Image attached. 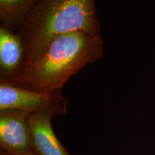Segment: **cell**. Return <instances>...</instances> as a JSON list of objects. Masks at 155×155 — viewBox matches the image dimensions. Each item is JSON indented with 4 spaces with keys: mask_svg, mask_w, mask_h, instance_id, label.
I'll return each instance as SVG.
<instances>
[{
    "mask_svg": "<svg viewBox=\"0 0 155 155\" xmlns=\"http://www.w3.org/2000/svg\"><path fill=\"white\" fill-rule=\"evenodd\" d=\"M104 55L101 38L78 31L51 42L38 58L22 69L15 86L50 94L61 93L73 75Z\"/></svg>",
    "mask_w": 155,
    "mask_h": 155,
    "instance_id": "6da1fadb",
    "label": "cell"
},
{
    "mask_svg": "<svg viewBox=\"0 0 155 155\" xmlns=\"http://www.w3.org/2000/svg\"><path fill=\"white\" fill-rule=\"evenodd\" d=\"M21 28L22 35H19L25 46L23 68L63 35L81 31L101 38L95 0H39Z\"/></svg>",
    "mask_w": 155,
    "mask_h": 155,
    "instance_id": "7a4b0ae2",
    "label": "cell"
},
{
    "mask_svg": "<svg viewBox=\"0 0 155 155\" xmlns=\"http://www.w3.org/2000/svg\"><path fill=\"white\" fill-rule=\"evenodd\" d=\"M67 100L61 93L29 90L12 83H0V111L19 110L28 114L45 112L52 118L67 114Z\"/></svg>",
    "mask_w": 155,
    "mask_h": 155,
    "instance_id": "3957f363",
    "label": "cell"
},
{
    "mask_svg": "<svg viewBox=\"0 0 155 155\" xmlns=\"http://www.w3.org/2000/svg\"><path fill=\"white\" fill-rule=\"evenodd\" d=\"M29 115L19 110L0 111V155H25L32 152Z\"/></svg>",
    "mask_w": 155,
    "mask_h": 155,
    "instance_id": "277c9868",
    "label": "cell"
},
{
    "mask_svg": "<svg viewBox=\"0 0 155 155\" xmlns=\"http://www.w3.org/2000/svg\"><path fill=\"white\" fill-rule=\"evenodd\" d=\"M25 61V46L19 34L0 28V74L1 81L15 84L22 73Z\"/></svg>",
    "mask_w": 155,
    "mask_h": 155,
    "instance_id": "5b68a950",
    "label": "cell"
},
{
    "mask_svg": "<svg viewBox=\"0 0 155 155\" xmlns=\"http://www.w3.org/2000/svg\"><path fill=\"white\" fill-rule=\"evenodd\" d=\"M51 119V116L45 112L29 115L32 151L38 155H69L54 133Z\"/></svg>",
    "mask_w": 155,
    "mask_h": 155,
    "instance_id": "8992f818",
    "label": "cell"
},
{
    "mask_svg": "<svg viewBox=\"0 0 155 155\" xmlns=\"http://www.w3.org/2000/svg\"><path fill=\"white\" fill-rule=\"evenodd\" d=\"M39 0H0V19L2 25L10 30L22 27Z\"/></svg>",
    "mask_w": 155,
    "mask_h": 155,
    "instance_id": "52a82bcc",
    "label": "cell"
},
{
    "mask_svg": "<svg viewBox=\"0 0 155 155\" xmlns=\"http://www.w3.org/2000/svg\"><path fill=\"white\" fill-rule=\"evenodd\" d=\"M25 155H38V154H36L33 151H32V152H31L30 153H28V154H25Z\"/></svg>",
    "mask_w": 155,
    "mask_h": 155,
    "instance_id": "ba28073f",
    "label": "cell"
}]
</instances>
